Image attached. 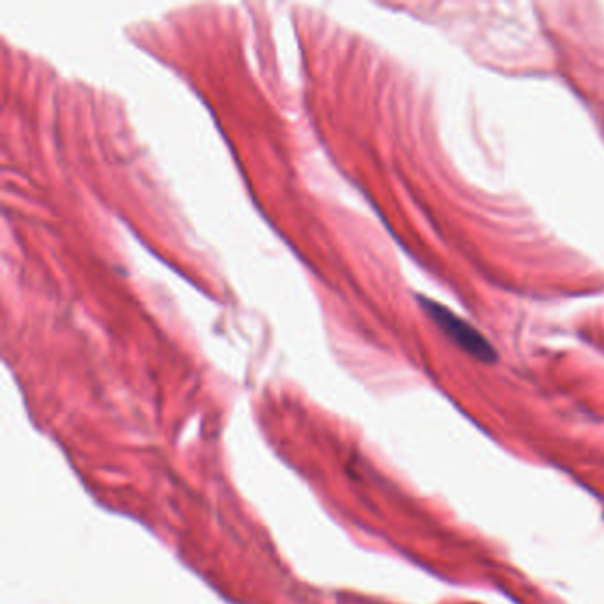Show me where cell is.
Here are the masks:
<instances>
[{
    "instance_id": "obj_1",
    "label": "cell",
    "mask_w": 604,
    "mask_h": 604,
    "mask_svg": "<svg viewBox=\"0 0 604 604\" xmlns=\"http://www.w3.org/2000/svg\"><path fill=\"white\" fill-rule=\"evenodd\" d=\"M419 302L427 316L433 319L438 328L442 330L457 348L466 351L470 357L481 360L484 364H493L496 360V351L488 339L479 330L468 325L465 319L457 318L452 310L443 307L440 303L433 302L431 298L419 296Z\"/></svg>"
}]
</instances>
